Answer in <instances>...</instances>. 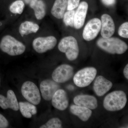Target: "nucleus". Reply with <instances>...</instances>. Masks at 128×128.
I'll return each mask as SVG.
<instances>
[{
  "label": "nucleus",
  "mask_w": 128,
  "mask_h": 128,
  "mask_svg": "<svg viewBox=\"0 0 128 128\" xmlns=\"http://www.w3.org/2000/svg\"><path fill=\"white\" fill-rule=\"evenodd\" d=\"M25 4L22 0L15 1L10 6L9 10L13 14H21L23 12Z\"/></svg>",
  "instance_id": "nucleus-22"
},
{
  "label": "nucleus",
  "mask_w": 128,
  "mask_h": 128,
  "mask_svg": "<svg viewBox=\"0 0 128 128\" xmlns=\"http://www.w3.org/2000/svg\"><path fill=\"white\" fill-rule=\"evenodd\" d=\"M58 48L60 51L65 53L67 58L70 61L76 59L79 55L78 42L72 36L63 38L58 44Z\"/></svg>",
  "instance_id": "nucleus-4"
},
{
  "label": "nucleus",
  "mask_w": 128,
  "mask_h": 128,
  "mask_svg": "<svg viewBox=\"0 0 128 128\" xmlns=\"http://www.w3.org/2000/svg\"><path fill=\"white\" fill-rule=\"evenodd\" d=\"M39 29V25L30 21H25L20 24L18 32L22 36L37 32Z\"/></svg>",
  "instance_id": "nucleus-21"
},
{
  "label": "nucleus",
  "mask_w": 128,
  "mask_h": 128,
  "mask_svg": "<svg viewBox=\"0 0 128 128\" xmlns=\"http://www.w3.org/2000/svg\"><path fill=\"white\" fill-rule=\"evenodd\" d=\"M112 83L102 76H98L94 81L93 89L98 96H104L109 91L112 86Z\"/></svg>",
  "instance_id": "nucleus-14"
},
{
  "label": "nucleus",
  "mask_w": 128,
  "mask_h": 128,
  "mask_svg": "<svg viewBox=\"0 0 128 128\" xmlns=\"http://www.w3.org/2000/svg\"><path fill=\"white\" fill-rule=\"evenodd\" d=\"M73 102L76 105L85 107L90 110L96 109L98 106L96 98L90 95H78L74 98Z\"/></svg>",
  "instance_id": "nucleus-16"
},
{
  "label": "nucleus",
  "mask_w": 128,
  "mask_h": 128,
  "mask_svg": "<svg viewBox=\"0 0 128 128\" xmlns=\"http://www.w3.org/2000/svg\"><path fill=\"white\" fill-rule=\"evenodd\" d=\"M101 25V21L99 18H93L89 21L83 30V38L86 41H90L96 38L100 31Z\"/></svg>",
  "instance_id": "nucleus-9"
},
{
  "label": "nucleus",
  "mask_w": 128,
  "mask_h": 128,
  "mask_svg": "<svg viewBox=\"0 0 128 128\" xmlns=\"http://www.w3.org/2000/svg\"><path fill=\"white\" fill-rule=\"evenodd\" d=\"M60 88L58 83L54 80H44L40 84V89L43 98L46 101H50L56 91Z\"/></svg>",
  "instance_id": "nucleus-10"
},
{
  "label": "nucleus",
  "mask_w": 128,
  "mask_h": 128,
  "mask_svg": "<svg viewBox=\"0 0 128 128\" xmlns=\"http://www.w3.org/2000/svg\"><path fill=\"white\" fill-rule=\"evenodd\" d=\"M67 5V0H56L51 9V14L58 19L63 18Z\"/></svg>",
  "instance_id": "nucleus-19"
},
{
  "label": "nucleus",
  "mask_w": 128,
  "mask_h": 128,
  "mask_svg": "<svg viewBox=\"0 0 128 128\" xmlns=\"http://www.w3.org/2000/svg\"><path fill=\"white\" fill-rule=\"evenodd\" d=\"M72 113L78 116L82 121H87L91 116L92 112L90 109L85 107L76 105H72L70 108Z\"/></svg>",
  "instance_id": "nucleus-17"
},
{
  "label": "nucleus",
  "mask_w": 128,
  "mask_h": 128,
  "mask_svg": "<svg viewBox=\"0 0 128 128\" xmlns=\"http://www.w3.org/2000/svg\"><path fill=\"white\" fill-rule=\"evenodd\" d=\"M0 107L4 110L9 108L15 111L19 110L18 101L12 90H8L6 97L0 95Z\"/></svg>",
  "instance_id": "nucleus-13"
},
{
  "label": "nucleus",
  "mask_w": 128,
  "mask_h": 128,
  "mask_svg": "<svg viewBox=\"0 0 128 128\" xmlns=\"http://www.w3.org/2000/svg\"><path fill=\"white\" fill-rule=\"evenodd\" d=\"M57 44L56 38L54 36L40 37L33 41V48L37 53L43 54L53 49Z\"/></svg>",
  "instance_id": "nucleus-7"
},
{
  "label": "nucleus",
  "mask_w": 128,
  "mask_h": 128,
  "mask_svg": "<svg viewBox=\"0 0 128 128\" xmlns=\"http://www.w3.org/2000/svg\"><path fill=\"white\" fill-rule=\"evenodd\" d=\"M127 96L122 90L114 91L105 96L103 101V106L106 110L115 112L122 109L126 106Z\"/></svg>",
  "instance_id": "nucleus-2"
},
{
  "label": "nucleus",
  "mask_w": 128,
  "mask_h": 128,
  "mask_svg": "<svg viewBox=\"0 0 128 128\" xmlns=\"http://www.w3.org/2000/svg\"><path fill=\"white\" fill-rule=\"evenodd\" d=\"M21 92L24 97L30 103L38 105L41 102L40 92L33 82L30 81L24 82L22 86Z\"/></svg>",
  "instance_id": "nucleus-6"
},
{
  "label": "nucleus",
  "mask_w": 128,
  "mask_h": 128,
  "mask_svg": "<svg viewBox=\"0 0 128 128\" xmlns=\"http://www.w3.org/2000/svg\"><path fill=\"white\" fill-rule=\"evenodd\" d=\"M101 34L102 38H107L113 35L115 32V25L112 17L108 14L102 15L101 18Z\"/></svg>",
  "instance_id": "nucleus-12"
},
{
  "label": "nucleus",
  "mask_w": 128,
  "mask_h": 128,
  "mask_svg": "<svg viewBox=\"0 0 128 128\" xmlns=\"http://www.w3.org/2000/svg\"><path fill=\"white\" fill-rule=\"evenodd\" d=\"M7 120L2 114H0V128H6L9 126Z\"/></svg>",
  "instance_id": "nucleus-27"
},
{
  "label": "nucleus",
  "mask_w": 128,
  "mask_h": 128,
  "mask_svg": "<svg viewBox=\"0 0 128 128\" xmlns=\"http://www.w3.org/2000/svg\"><path fill=\"white\" fill-rule=\"evenodd\" d=\"M88 8V4L86 2H82L79 5L74 16V27L76 29L81 28L84 24Z\"/></svg>",
  "instance_id": "nucleus-15"
},
{
  "label": "nucleus",
  "mask_w": 128,
  "mask_h": 128,
  "mask_svg": "<svg viewBox=\"0 0 128 128\" xmlns=\"http://www.w3.org/2000/svg\"><path fill=\"white\" fill-rule=\"evenodd\" d=\"M18 105L21 114L25 118H31L32 115L37 114V109L36 106L29 102H20Z\"/></svg>",
  "instance_id": "nucleus-20"
},
{
  "label": "nucleus",
  "mask_w": 128,
  "mask_h": 128,
  "mask_svg": "<svg viewBox=\"0 0 128 128\" xmlns=\"http://www.w3.org/2000/svg\"><path fill=\"white\" fill-rule=\"evenodd\" d=\"M104 4L107 6H112L116 2V0H102Z\"/></svg>",
  "instance_id": "nucleus-28"
},
{
  "label": "nucleus",
  "mask_w": 128,
  "mask_h": 128,
  "mask_svg": "<svg viewBox=\"0 0 128 128\" xmlns=\"http://www.w3.org/2000/svg\"><path fill=\"white\" fill-rule=\"evenodd\" d=\"M97 44L102 50L112 54H122L126 52L128 48L125 42L115 37L100 38L97 42Z\"/></svg>",
  "instance_id": "nucleus-1"
},
{
  "label": "nucleus",
  "mask_w": 128,
  "mask_h": 128,
  "mask_svg": "<svg viewBox=\"0 0 128 128\" xmlns=\"http://www.w3.org/2000/svg\"><path fill=\"white\" fill-rule=\"evenodd\" d=\"M0 82H1V80H0Z\"/></svg>",
  "instance_id": "nucleus-31"
},
{
  "label": "nucleus",
  "mask_w": 128,
  "mask_h": 128,
  "mask_svg": "<svg viewBox=\"0 0 128 128\" xmlns=\"http://www.w3.org/2000/svg\"><path fill=\"white\" fill-rule=\"evenodd\" d=\"M0 49L2 52L11 56L21 55L26 50L25 45L14 37L6 35L0 42Z\"/></svg>",
  "instance_id": "nucleus-3"
},
{
  "label": "nucleus",
  "mask_w": 128,
  "mask_h": 128,
  "mask_svg": "<svg viewBox=\"0 0 128 128\" xmlns=\"http://www.w3.org/2000/svg\"><path fill=\"white\" fill-rule=\"evenodd\" d=\"M75 11L74 10H68L64 14L63 18L64 22L66 26L73 27H74V16Z\"/></svg>",
  "instance_id": "nucleus-24"
},
{
  "label": "nucleus",
  "mask_w": 128,
  "mask_h": 128,
  "mask_svg": "<svg viewBox=\"0 0 128 128\" xmlns=\"http://www.w3.org/2000/svg\"><path fill=\"white\" fill-rule=\"evenodd\" d=\"M123 73L125 78L128 80V64H127L124 70Z\"/></svg>",
  "instance_id": "nucleus-29"
},
{
  "label": "nucleus",
  "mask_w": 128,
  "mask_h": 128,
  "mask_svg": "<svg viewBox=\"0 0 128 128\" xmlns=\"http://www.w3.org/2000/svg\"><path fill=\"white\" fill-rule=\"evenodd\" d=\"M30 7L34 10L37 19L42 20L46 14V6L42 0H32L29 3Z\"/></svg>",
  "instance_id": "nucleus-18"
},
{
  "label": "nucleus",
  "mask_w": 128,
  "mask_h": 128,
  "mask_svg": "<svg viewBox=\"0 0 128 128\" xmlns=\"http://www.w3.org/2000/svg\"><path fill=\"white\" fill-rule=\"evenodd\" d=\"M80 0H68L67 9L68 10H73L78 6Z\"/></svg>",
  "instance_id": "nucleus-26"
},
{
  "label": "nucleus",
  "mask_w": 128,
  "mask_h": 128,
  "mask_svg": "<svg viewBox=\"0 0 128 128\" xmlns=\"http://www.w3.org/2000/svg\"><path fill=\"white\" fill-rule=\"evenodd\" d=\"M97 70L93 67H88L82 69L77 72L73 77L76 86L80 88L89 86L96 78Z\"/></svg>",
  "instance_id": "nucleus-5"
},
{
  "label": "nucleus",
  "mask_w": 128,
  "mask_h": 128,
  "mask_svg": "<svg viewBox=\"0 0 128 128\" xmlns=\"http://www.w3.org/2000/svg\"><path fill=\"white\" fill-rule=\"evenodd\" d=\"M40 128H62V122L58 118H53L48 120L44 124L40 127Z\"/></svg>",
  "instance_id": "nucleus-23"
},
{
  "label": "nucleus",
  "mask_w": 128,
  "mask_h": 128,
  "mask_svg": "<svg viewBox=\"0 0 128 128\" xmlns=\"http://www.w3.org/2000/svg\"><path fill=\"white\" fill-rule=\"evenodd\" d=\"M51 100L53 106L60 111L66 110L69 105L68 98L66 92L64 89L57 90Z\"/></svg>",
  "instance_id": "nucleus-11"
},
{
  "label": "nucleus",
  "mask_w": 128,
  "mask_h": 128,
  "mask_svg": "<svg viewBox=\"0 0 128 128\" xmlns=\"http://www.w3.org/2000/svg\"><path fill=\"white\" fill-rule=\"evenodd\" d=\"M118 34L120 36L124 38H128V22H124L120 27Z\"/></svg>",
  "instance_id": "nucleus-25"
},
{
  "label": "nucleus",
  "mask_w": 128,
  "mask_h": 128,
  "mask_svg": "<svg viewBox=\"0 0 128 128\" xmlns=\"http://www.w3.org/2000/svg\"><path fill=\"white\" fill-rule=\"evenodd\" d=\"M22 1L26 4H29L30 2L32 0H22Z\"/></svg>",
  "instance_id": "nucleus-30"
},
{
  "label": "nucleus",
  "mask_w": 128,
  "mask_h": 128,
  "mask_svg": "<svg viewBox=\"0 0 128 128\" xmlns=\"http://www.w3.org/2000/svg\"><path fill=\"white\" fill-rule=\"evenodd\" d=\"M73 74L72 66L67 64H63L58 66L54 70L52 74V78L57 83H64L70 80Z\"/></svg>",
  "instance_id": "nucleus-8"
}]
</instances>
